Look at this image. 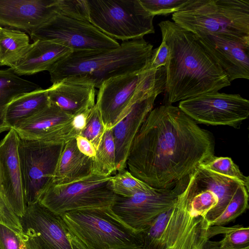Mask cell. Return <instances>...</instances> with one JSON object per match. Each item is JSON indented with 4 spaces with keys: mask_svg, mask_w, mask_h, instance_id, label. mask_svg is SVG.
Segmentation results:
<instances>
[{
    "mask_svg": "<svg viewBox=\"0 0 249 249\" xmlns=\"http://www.w3.org/2000/svg\"><path fill=\"white\" fill-rule=\"evenodd\" d=\"M64 145L18 136V155L27 206L38 201L51 183Z\"/></svg>",
    "mask_w": 249,
    "mask_h": 249,
    "instance_id": "9c48e42d",
    "label": "cell"
},
{
    "mask_svg": "<svg viewBox=\"0 0 249 249\" xmlns=\"http://www.w3.org/2000/svg\"><path fill=\"white\" fill-rule=\"evenodd\" d=\"M223 234L219 241L208 240L204 249H249V228L242 225L231 227L211 226L207 231L209 240L217 234Z\"/></svg>",
    "mask_w": 249,
    "mask_h": 249,
    "instance_id": "484cf974",
    "label": "cell"
},
{
    "mask_svg": "<svg viewBox=\"0 0 249 249\" xmlns=\"http://www.w3.org/2000/svg\"><path fill=\"white\" fill-rule=\"evenodd\" d=\"M209 227L204 217L193 213L181 191L174 206L140 232L142 249H204Z\"/></svg>",
    "mask_w": 249,
    "mask_h": 249,
    "instance_id": "277c9868",
    "label": "cell"
},
{
    "mask_svg": "<svg viewBox=\"0 0 249 249\" xmlns=\"http://www.w3.org/2000/svg\"><path fill=\"white\" fill-rule=\"evenodd\" d=\"M116 171V150L112 129L106 130L93 159L91 173L109 176Z\"/></svg>",
    "mask_w": 249,
    "mask_h": 249,
    "instance_id": "83f0119b",
    "label": "cell"
},
{
    "mask_svg": "<svg viewBox=\"0 0 249 249\" xmlns=\"http://www.w3.org/2000/svg\"><path fill=\"white\" fill-rule=\"evenodd\" d=\"M198 166L215 173L236 179L249 190V178L245 176L239 167L229 157L214 155L203 161Z\"/></svg>",
    "mask_w": 249,
    "mask_h": 249,
    "instance_id": "f546056e",
    "label": "cell"
},
{
    "mask_svg": "<svg viewBox=\"0 0 249 249\" xmlns=\"http://www.w3.org/2000/svg\"><path fill=\"white\" fill-rule=\"evenodd\" d=\"M58 0H0V27L29 35L58 14Z\"/></svg>",
    "mask_w": 249,
    "mask_h": 249,
    "instance_id": "ac0fdd59",
    "label": "cell"
},
{
    "mask_svg": "<svg viewBox=\"0 0 249 249\" xmlns=\"http://www.w3.org/2000/svg\"><path fill=\"white\" fill-rule=\"evenodd\" d=\"M18 148V136L11 128L0 142V196L20 218L27 205Z\"/></svg>",
    "mask_w": 249,
    "mask_h": 249,
    "instance_id": "2e32d148",
    "label": "cell"
},
{
    "mask_svg": "<svg viewBox=\"0 0 249 249\" xmlns=\"http://www.w3.org/2000/svg\"><path fill=\"white\" fill-rule=\"evenodd\" d=\"M111 178L91 174L69 184H50L40 196L38 201L59 215L83 209L111 208L116 195L112 190Z\"/></svg>",
    "mask_w": 249,
    "mask_h": 249,
    "instance_id": "ba28073f",
    "label": "cell"
},
{
    "mask_svg": "<svg viewBox=\"0 0 249 249\" xmlns=\"http://www.w3.org/2000/svg\"><path fill=\"white\" fill-rule=\"evenodd\" d=\"M60 216L68 231L88 249H142L140 232L124 223L111 208L73 211Z\"/></svg>",
    "mask_w": 249,
    "mask_h": 249,
    "instance_id": "8992f818",
    "label": "cell"
},
{
    "mask_svg": "<svg viewBox=\"0 0 249 249\" xmlns=\"http://www.w3.org/2000/svg\"><path fill=\"white\" fill-rule=\"evenodd\" d=\"M158 25L169 48L165 66L167 104L218 92L231 85L195 35L170 20Z\"/></svg>",
    "mask_w": 249,
    "mask_h": 249,
    "instance_id": "7a4b0ae2",
    "label": "cell"
},
{
    "mask_svg": "<svg viewBox=\"0 0 249 249\" xmlns=\"http://www.w3.org/2000/svg\"><path fill=\"white\" fill-rule=\"evenodd\" d=\"M166 71L165 66L156 69L143 68L138 74V79L132 103L151 97L157 96L165 90Z\"/></svg>",
    "mask_w": 249,
    "mask_h": 249,
    "instance_id": "4316f807",
    "label": "cell"
},
{
    "mask_svg": "<svg viewBox=\"0 0 249 249\" xmlns=\"http://www.w3.org/2000/svg\"><path fill=\"white\" fill-rule=\"evenodd\" d=\"M72 52L70 48L53 41L37 40L31 44L24 56L10 68L18 76L48 71Z\"/></svg>",
    "mask_w": 249,
    "mask_h": 249,
    "instance_id": "ffe728a7",
    "label": "cell"
},
{
    "mask_svg": "<svg viewBox=\"0 0 249 249\" xmlns=\"http://www.w3.org/2000/svg\"><path fill=\"white\" fill-rule=\"evenodd\" d=\"M0 224L8 227L18 234L24 233L19 218L5 203L0 196Z\"/></svg>",
    "mask_w": 249,
    "mask_h": 249,
    "instance_id": "d590c367",
    "label": "cell"
},
{
    "mask_svg": "<svg viewBox=\"0 0 249 249\" xmlns=\"http://www.w3.org/2000/svg\"><path fill=\"white\" fill-rule=\"evenodd\" d=\"M31 39L50 40L72 51L107 50L115 49L119 43L101 32L89 22L57 14L33 31Z\"/></svg>",
    "mask_w": 249,
    "mask_h": 249,
    "instance_id": "30bf717a",
    "label": "cell"
},
{
    "mask_svg": "<svg viewBox=\"0 0 249 249\" xmlns=\"http://www.w3.org/2000/svg\"><path fill=\"white\" fill-rule=\"evenodd\" d=\"M67 236L72 249H88L78 239L68 231Z\"/></svg>",
    "mask_w": 249,
    "mask_h": 249,
    "instance_id": "ab89813d",
    "label": "cell"
},
{
    "mask_svg": "<svg viewBox=\"0 0 249 249\" xmlns=\"http://www.w3.org/2000/svg\"><path fill=\"white\" fill-rule=\"evenodd\" d=\"M40 88L36 84L21 78L10 68L0 70V134L10 130L5 121L8 104L17 97Z\"/></svg>",
    "mask_w": 249,
    "mask_h": 249,
    "instance_id": "cb8c5ba5",
    "label": "cell"
},
{
    "mask_svg": "<svg viewBox=\"0 0 249 249\" xmlns=\"http://www.w3.org/2000/svg\"></svg>",
    "mask_w": 249,
    "mask_h": 249,
    "instance_id": "60d3db41",
    "label": "cell"
},
{
    "mask_svg": "<svg viewBox=\"0 0 249 249\" xmlns=\"http://www.w3.org/2000/svg\"><path fill=\"white\" fill-rule=\"evenodd\" d=\"M105 131L101 112L95 104L90 109L87 118L86 126L79 135L89 140L96 151Z\"/></svg>",
    "mask_w": 249,
    "mask_h": 249,
    "instance_id": "1f68e13d",
    "label": "cell"
},
{
    "mask_svg": "<svg viewBox=\"0 0 249 249\" xmlns=\"http://www.w3.org/2000/svg\"><path fill=\"white\" fill-rule=\"evenodd\" d=\"M196 123L239 128L249 115V101L238 94L218 92L179 102L178 107Z\"/></svg>",
    "mask_w": 249,
    "mask_h": 249,
    "instance_id": "8fae6325",
    "label": "cell"
},
{
    "mask_svg": "<svg viewBox=\"0 0 249 249\" xmlns=\"http://www.w3.org/2000/svg\"><path fill=\"white\" fill-rule=\"evenodd\" d=\"M30 45L29 37L25 32L0 27V65L13 68Z\"/></svg>",
    "mask_w": 249,
    "mask_h": 249,
    "instance_id": "d4e9b609",
    "label": "cell"
},
{
    "mask_svg": "<svg viewBox=\"0 0 249 249\" xmlns=\"http://www.w3.org/2000/svg\"><path fill=\"white\" fill-rule=\"evenodd\" d=\"M89 22L107 36L124 41L153 34L154 16L139 0H87Z\"/></svg>",
    "mask_w": 249,
    "mask_h": 249,
    "instance_id": "52a82bcc",
    "label": "cell"
},
{
    "mask_svg": "<svg viewBox=\"0 0 249 249\" xmlns=\"http://www.w3.org/2000/svg\"><path fill=\"white\" fill-rule=\"evenodd\" d=\"M168 55V46L165 41L162 40L159 47L152 50L151 57L146 67L149 69H156L165 66Z\"/></svg>",
    "mask_w": 249,
    "mask_h": 249,
    "instance_id": "8d00e7d4",
    "label": "cell"
},
{
    "mask_svg": "<svg viewBox=\"0 0 249 249\" xmlns=\"http://www.w3.org/2000/svg\"><path fill=\"white\" fill-rule=\"evenodd\" d=\"M110 181L113 192L123 197H130L139 192L152 193L159 189L136 178L125 169L111 176Z\"/></svg>",
    "mask_w": 249,
    "mask_h": 249,
    "instance_id": "f1b7e54d",
    "label": "cell"
},
{
    "mask_svg": "<svg viewBox=\"0 0 249 249\" xmlns=\"http://www.w3.org/2000/svg\"><path fill=\"white\" fill-rule=\"evenodd\" d=\"M152 48L142 38L111 50L72 51L48 71L53 84L64 81L99 89L110 78L139 73L148 64Z\"/></svg>",
    "mask_w": 249,
    "mask_h": 249,
    "instance_id": "3957f363",
    "label": "cell"
},
{
    "mask_svg": "<svg viewBox=\"0 0 249 249\" xmlns=\"http://www.w3.org/2000/svg\"><path fill=\"white\" fill-rule=\"evenodd\" d=\"M93 161L79 150L75 138L71 140L64 145L51 184H69L89 176Z\"/></svg>",
    "mask_w": 249,
    "mask_h": 249,
    "instance_id": "7402d4cb",
    "label": "cell"
},
{
    "mask_svg": "<svg viewBox=\"0 0 249 249\" xmlns=\"http://www.w3.org/2000/svg\"><path fill=\"white\" fill-rule=\"evenodd\" d=\"M179 192L177 189H158L152 193L139 192L130 197L116 195L111 209L124 223L140 232L174 206Z\"/></svg>",
    "mask_w": 249,
    "mask_h": 249,
    "instance_id": "7c38bea8",
    "label": "cell"
},
{
    "mask_svg": "<svg viewBox=\"0 0 249 249\" xmlns=\"http://www.w3.org/2000/svg\"><path fill=\"white\" fill-rule=\"evenodd\" d=\"M249 191L244 185H240L224 212L211 222L210 226H223L244 213L249 208Z\"/></svg>",
    "mask_w": 249,
    "mask_h": 249,
    "instance_id": "4dcf8cb0",
    "label": "cell"
},
{
    "mask_svg": "<svg viewBox=\"0 0 249 249\" xmlns=\"http://www.w3.org/2000/svg\"><path fill=\"white\" fill-rule=\"evenodd\" d=\"M50 104L47 89L23 94L11 101L5 110V121L10 129L30 118Z\"/></svg>",
    "mask_w": 249,
    "mask_h": 249,
    "instance_id": "603a6c76",
    "label": "cell"
},
{
    "mask_svg": "<svg viewBox=\"0 0 249 249\" xmlns=\"http://www.w3.org/2000/svg\"><path fill=\"white\" fill-rule=\"evenodd\" d=\"M196 36L230 82L237 79H249V39L215 34Z\"/></svg>",
    "mask_w": 249,
    "mask_h": 249,
    "instance_id": "9a60e30c",
    "label": "cell"
},
{
    "mask_svg": "<svg viewBox=\"0 0 249 249\" xmlns=\"http://www.w3.org/2000/svg\"><path fill=\"white\" fill-rule=\"evenodd\" d=\"M73 117L50 103L13 129L21 138L63 144L79 134L72 124Z\"/></svg>",
    "mask_w": 249,
    "mask_h": 249,
    "instance_id": "4fadbf2b",
    "label": "cell"
},
{
    "mask_svg": "<svg viewBox=\"0 0 249 249\" xmlns=\"http://www.w3.org/2000/svg\"><path fill=\"white\" fill-rule=\"evenodd\" d=\"M156 96L136 102L128 113L112 128L116 150V171L124 170L133 142L149 113Z\"/></svg>",
    "mask_w": 249,
    "mask_h": 249,
    "instance_id": "d6986e66",
    "label": "cell"
},
{
    "mask_svg": "<svg viewBox=\"0 0 249 249\" xmlns=\"http://www.w3.org/2000/svg\"><path fill=\"white\" fill-rule=\"evenodd\" d=\"M138 73L118 76L105 81L99 88L95 104L101 114L106 131L112 129L128 113Z\"/></svg>",
    "mask_w": 249,
    "mask_h": 249,
    "instance_id": "e0dca14e",
    "label": "cell"
},
{
    "mask_svg": "<svg viewBox=\"0 0 249 249\" xmlns=\"http://www.w3.org/2000/svg\"><path fill=\"white\" fill-rule=\"evenodd\" d=\"M75 140L79 150L86 156L94 159L96 151L92 143L80 135L75 137Z\"/></svg>",
    "mask_w": 249,
    "mask_h": 249,
    "instance_id": "74e56055",
    "label": "cell"
},
{
    "mask_svg": "<svg viewBox=\"0 0 249 249\" xmlns=\"http://www.w3.org/2000/svg\"><path fill=\"white\" fill-rule=\"evenodd\" d=\"M50 103L74 117L92 107L95 88L89 85L61 81L47 89Z\"/></svg>",
    "mask_w": 249,
    "mask_h": 249,
    "instance_id": "44dd1931",
    "label": "cell"
},
{
    "mask_svg": "<svg viewBox=\"0 0 249 249\" xmlns=\"http://www.w3.org/2000/svg\"><path fill=\"white\" fill-rule=\"evenodd\" d=\"M0 249H37L24 232L18 234L0 224Z\"/></svg>",
    "mask_w": 249,
    "mask_h": 249,
    "instance_id": "d6a6232c",
    "label": "cell"
},
{
    "mask_svg": "<svg viewBox=\"0 0 249 249\" xmlns=\"http://www.w3.org/2000/svg\"><path fill=\"white\" fill-rule=\"evenodd\" d=\"M59 14L89 22V8L87 0H58Z\"/></svg>",
    "mask_w": 249,
    "mask_h": 249,
    "instance_id": "e575fe53",
    "label": "cell"
},
{
    "mask_svg": "<svg viewBox=\"0 0 249 249\" xmlns=\"http://www.w3.org/2000/svg\"><path fill=\"white\" fill-rule=\"evenodd\" d=\"M190 0H139L143 8L153 16L175 13Z\"/></svg>",
    "mask_w": 249,
    "mask_h": 249,
    "instance_id": "836d02e7",
    "label": "cell"
},
{
    "mask_svg": "<svg viewBox=\"0 0 249 249\" xmlns=\"http://www.w3.org/2000/svg\"><path fill=\"white\" fill-rule=\"evenodd\" d=\"M172 18L196 36L249 39V0H190Z\"/></svg>",
    "mask_w": 249,
    "mask_h": 249,
    "instance_id": "5b68a950",
    "label": "cell"
},
{
    "mask_svg": "<svg viewBox=\"0 0 249 249\" xmlns=\"http://www.w3.org/2000/svg\"><path fill=\"white\" fill-rule=\"evenodd\" d=\"M89 110L90 109L73 117L72 124L79 134L86 126L87 118Z\"/></svg>",
    "mask_w": 249,
    "mask_h": 249,
    "instance_id": "f35d334b",
    "label": "cell"
},
{
    "mask_svg": "<svg viewBox=\"0 0 249 249\" xmlns=\"http://www.w3.org/2000/svg\"><path fill=\"white\" fill-rule=\"evenodd\" d=\"M19 219L23 232L37 249H72L60 215L38 201L28 205Z\"/></svg>",
    "mask_w": 249,
    "mask_h": 249,
    "instance_id": "5bb4252c",
    "label": "cell"
},
{
    "mask_svg": "<svg viewBox=\"0 0 249 249\" xmlns=\"http://www.w3.org/2000/svg\"><path fill=\"white\" fill-rule=\"evenodd\" d=\"M213 134L178 107L165 104L149 113L131 146L130 173L150 186L169 189L214 154Z\"/></svg>",
    "mask_w": 249,
    "mask_h": 249,
    "instance_id": "6da1fadb",
    "label": "cell"
}]
</instances>
